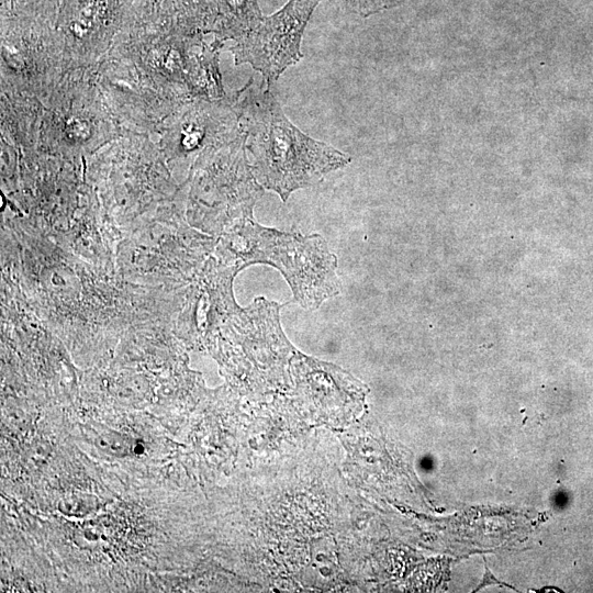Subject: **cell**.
<instances>
[{
  "label": "cell",
  "mask_w": 593,
  "mask_h": 593,
  "mask_svg": "<svg viewBox=\"0 0 593 593\" xmlns=\"http://www.w3.org/2000/svg\"><path fill=\"white\" fill-rule=\"evenodd\" d=\"M214 20L213 31L224 37L238 40L253 31L262 20L257 0H210Z\"/></svg>",
  "instance_id": "cell-5"
},
{
  "label": "cell",
  "mask_w": 593,
  "mask_h": 593,
  "mask_svg": "<svg viewBox=\"0 0 593 593\" xmlns=\"http://www.w3.org/2000/svg\"><path fill=\"white\" fill-rule=\"evenodd\" d=\"M253 155V172L286 202L289 195L349 164L350 157L301 132L284 115L270 89L249 91L239 105Z\"/></svg>",
  "instance_id": "cell-1"
},
{
  "label": "cell",
  "mask_w": 593,
  "mask_h": 593,
  "mask_svg": "<svg viewBox=\"0 0 593 593\" xmlns=\"http://www.w3.org/2000/svg\"><path fill=\"white\" fill-rule=\"evenodd\" d=\"M321 0H290L261 22L233 48L235 63H248L273 82L302 58L301 41L305 26Z\"/></svg>",
  "instance_id": "cell-3"
},
{
  "label": "cell",
  "mask_w": 593,
  "mask_h": 593,
  "mask_svg": "<svg viewBox=\"0 0 593 593\" xmlns=\"http://www.w3.org/2000/svg\"><path fill=\"white\" fill-rule=\"evenodd\" d=\"M132 0H67L63 24L74 34H103L113 29Z\"/></svg>",
  "instance_id": "cell-4"
},
{
  "label": "cell",
  "mask_w": 593,
  "mask_h": 593,
  "mask_svg": "<svg viewBox=\"0 0 593 593\" xmlns=\"http://www.w3.org/2000/svg\"><path fill=\"white\" fill-rule=\"evenodd\" d=\"M217 251L224 264L238 270L250 264L275 267L289 283L294 300L307 310L340 292L337 258L320 234L287 233L248 219L223 235Z\"/></svg>",
  "instance_id": "cell-2"
},
{
  "label": "cell",
  "mask_w": 593,
  "mask_h": 593,
  "mask_svg": "<svg viewBox=\"0 0 593 593\" xmlns=\"http://www.w3.org/2000/svg\"><path fill=\"white\" fill-rule=\"evenodd\" d=\"M56 0H27V8L34 12H47Z\"/></svg>",
  "instance_id": "cell-7"
},
{
  "label": "cell",
  "mask_w": 593,
  "mask_h": 593,
  "mask_svg": "<svg viewBox=\"0 0 593 593\" xmlns=\"http://www.w3.org/2000/svg\"><path fill=\"white\" fill-rule=\"evenodd\" d=\"M490 584H501L506 585L504 583H501L495 578H493V574L489 571L486 564H485V573L482 580V583L478 586V589H481V586L490 585Z\"/></svg>",
  "instance_id": "cell-8"
},
{
  "label": "cell",
  "mask_w": 593,
  "mask_h": 593,
  "mask_svg": "<svg viewBox=\"0 0 593 593\" xmlns=\"http://www.w3.org/2000/svg\"><path fill=\"white\" fill-rule=\"evenodd\" d=\"M339 4L351 13L360 16H368L370 14L380 12L393 8L406 0H332Z\"/></svg>",
  "instance_id": "cell-6"
}]
</instances>
